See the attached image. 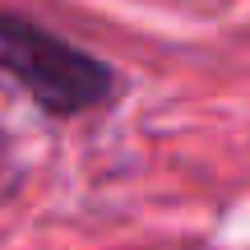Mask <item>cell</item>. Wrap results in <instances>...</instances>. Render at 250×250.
Segmentation results:
<instances>
[{"label": "cell", "mask_w": 250, "mask_h": 250, "mask_svg": "<svg viewBox=\"0 0 250 250\" xmlns=\"http://www.w3.org/2000/svg\"><path fill=\"white\" fill-rule=\"evenodd\" d=\"M0 79H9L37 111L56 121H74L107 107L121 79L102 56L51 33L33 14L0 9Z\"/></svg>", "instance_id": "cell-1"}, {"label": "cell", "mask_w": 250, "mask_h": 250, "mask_svg": "<svg viewBox=\"0 0 250 250\" xmlns=\"http://www.w3.org/2000/svg\"><path fill=\"white\" fill-rule=\"evenodd\" d=\"M0 139H5V130H0Z\"/></svg>", "instance_id": "cell-2"}]
</instances>
